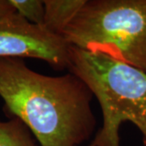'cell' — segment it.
<instances>
[{"label": "cell", "instance_id": "6da1fadb", "mask_svg": "<svg viewBox=\"0 0 146 146\" xmlns=\"http://www.w3.org/2000/svg\"><path fill=\"white\" fill-rule=\"evenodd\" d=\"M94 94L78 76L36 72L23 58H0V98L41 146H80L96 129Z\"/></svg>", "mask_w": 146, "mask_h": 146}, {"label": "cell", "instance_id": "7a4b0ae2", "mask_svg": "<svg viewBox=\"0 0 146 146\" xmlns=\"http://www.w3.org/2000/svg\"><path fill=\"white\" fill-rule=\"evenodd\" d=\"M68 71L87 84L98 99L102 126L91 143L119 146V131L130 122L146 146V72L103 54L69 47Z\"/></svg>", "mask_w": 146, "mask_h": 146}, {"label": "cell", "instance_id": "3957f363", "mask_svg": "<svg viewBox=\"0 0 146 146\" xmlns=\"http://www.w3.org/2000/svg\"><path fill=\"white\" fill-rule=\"evenodd\" d=\"M61 36L146 72V0H86Z\"/></svg>", "mask_w": 146, "mask_h": 146}, {"label": "cell", "instance_id": "277c9868", "mask_svg": "<svg viewBox=\"0 0 146 146\" xmlns=\"http://www.w3.org/2000/svg\"><path fill=\"white\" fill-rule=\"evenodd\" d=\"M69 47L61 36L16 12L0 19V58H36L63 71L68 69Z\"/></svg>", "mask_w": 146, "mask_h": 146}, {"label": "cell", "instance_id": "5b68a950", "mask_svg": "<svg viewBox=\"0 0 146 146\" xmlns=\"http://www.w3.org/2000/svg\"><path fill=\"white\" fill-rule=\"evenodd\" d=\"M45 16L42 26L46 30L61 36L73 21L86 0H45Z\"/></svg>", "mask_w": 146, "mask_h": 146}, {"label": "cell", "instance_id": "8992f818", "mask_svg": "<svg viewBox=\"0 0 146 146\" xmlns=\"http://www.w3.org/2000/svg\"><path fill=\"white\" fill-rule=\"evenodd\" d=\"M0 146H37L25 124L16 117L0 120Z\"/></svg>", "mask_w": 146, "mask_h": 146}, {"label": "cell", "instance_id": "52a82bcc", "mask_svg": "<svg viewBox=\"0 0 146 146\" xmlns=\"http://www.w3.org/2000/svg\"><path fill=\"white\" fill-rule=\"evenodd\" d=\"M16 12L33 25H42L45 16L44 2L40 0H10Z\"/></svg>", "mask_w": 146, "mask_h": 146}, {"label": "cell", "instance_id": "ba28073f", "mask_svg": "<svg viewBox=\"0 0 146 146\" xmlns=\"http://www.w3.org/2000/svg\"><path fill=\"white\" fill-rule=\"evenodd\" d=\"M14 13H16V10L10 0H0V19Z\"/></svg>", "mask_w": 146, "mask_h": 146}, {"label": "cell", "instance_id": "9c48e42d", "mask_svg": "<svg viewBox=\"0 0 146 146\" xmlns=\"http://www.w3.org/2000/svg\"><path fill=\"white\" fill-rule=\"evenodd\" d=\"M80 146H81V145H80ZM84 146H94V145H93V144H92V143H91V142H90L89 145H84Z\"/></svg>", "mask_w": 146, "mask_h": 146}]
</instances>
